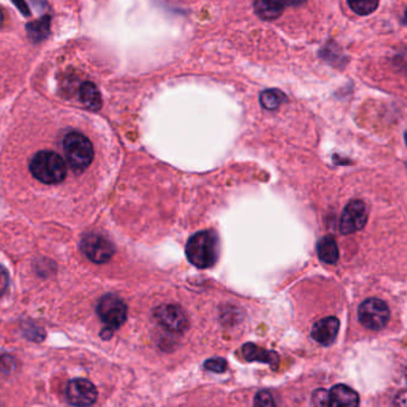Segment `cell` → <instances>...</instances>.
<instances>
[{
  "instance_id": "obj_12",
  "label": "cell",
  "mask_w": 407,
  "mask_h": 407,
  "mask_svg": "<svg viewBox=\"0 0 407 407\" xmlns=\"http://www.w3.org/2000/svg\"><path fill=\"white\" fill-rule=\"evenodd\" d=\"M329 394H330V406L354 407L357 406L359 403V394L354 389L349 388L348 386H335Z\"/></svg>"
},
{
  "instance_id": "obj_17",
  "label": "cell",
  "mask_w": 407,
  "mask_h": 407,
  "mask_svg": "<svg viewBox=\"0 0 407 407\" xmlns=\"http://www.w3.org/2000/svg\"><path fill=\"white\" fill-rule=\"evenodd\" d=\"M286 102V96L283 91L278 89L264 90L260 95V103L267 110H276Z\"/></svg>"
},
{
  "instance_id": "obj_16",
  "label": "cell",
  "mask_w": 407,
  "mask_h": 407,
  "mask_svg": "<svg viewBox=\"0 0 407 407\" xmlns=\"http://www.w3.org/2000/svg\"><path fill=\"white\" fill-rule=\"evenodd\" d=\"M49 30H50V17L49 16H43L38 21L26 24V33H28L30 40L33 42H40L45 40L49 36Z\"/></svg>"
},
{
  "instance_id": "obj_13",
  "label": "cell",
  "mask_w": 407,
  "mask_h": 407,
  "mask_svg": "<svg viewBox=\"0 0 407 407\" xmlns=\"http://www.w3.org/2000/svg\"><path fill=\"white\" fill-rule=\"evenodd\" d=\"M242 355L246 361H250V362L257 361V362L268 363L271 366L276 364L279 359L276 352H267L266 349L259 348L255 344L244 345L242 348Z\"/></svg>"
},
{
  "instance_id": "obj_23",
  "label": "cell",
  "mask_w": 407,
  "mask_h": 407,
  "mask_svg": "<svg viewBox=\"0 0 407 407\" xmlns=\"http://www.w3.org/2000/svg\"><path fill=\"white\" fill-rule=\"evenodd\" d=\"M12 3L15 4L16 8L18 9L19 11L22 12V15L26 16V17L31 15L26 0H12Z\"/></svg>"
},
{
  "instance_id": "obj_24",
  "label": "cell",
  "mask_w": 407,
  "mask_h": 407,
  "mask_svg": "<svg viewBox=\"0 0 407 407\" xmlns=\"http://www.w3.org/2000/svg\"><path fill=\"white\" fill-rule=\"evenodd\" d=\"M394 405L396 406H407V389L400 392L394 399Z\"/></svg>"
},
{
  "instance_id": "obj_21",
  "label": "cell",
  "mask_w": 407,
  "mask_h": 407,
  "mask_svg": "<svg viewBox=\"0 0 407 407\" xmlns=\"http://www.w3.org/2000/svg\"><path fill=\"white\" fill-rule=\"evenodd\" d=\"M254 405H256V406H274L276 401H274V398L271 396V393L267 392V391H262V392L257 393V396L254 400Z\"/></svg>"
},
{
  "instance_id": "obj_7",
  "label": "cell",
  "mask_w": 407,
  "mask_h": 407,
  "mask_svg": "<svg viewBox=\"0 0 407 407\" xmlns=\"http://www.w3.org/2000/svg\"><path fill=\"white\" fill-rule=\"evenodd\" d=\"M368 220L367 206L362 201H352L347 204L344 211L342 213L340 230L341 233H355L357 231L362 230Z\"/></svg>"
},
{
  "instance_id": "obj_10",
  "label": "cell",
  "mask_w": 407,
  "mask_h": 407,
  "mask_svg": "<svg viewBox=\"0 0 407 407\" xmlns=\"http://www.w3.org/2000/svg\"><path fill=\"white\" fill-rule=\"evenodd\" d=\"M338 329H340V320L335 317H327L315 322L312 327L311 336L317 343L327 347L334 343L337 337Z\"/></svg>"
},
{
  "instance_id": "obj_3",
  "label": "cell",
  "mask_w": 407,
  "mask_h": 407,
  "mask_svg": "<svg viewBox=\"0 0 407 407\" xmlns=\"http://www.w3.org/2000/svg\"><path fill=\"white\" fill-rule=\"evenodd\" d=\"M63 152L70 169L81 174L92 163L94 151L92 142L79 132H70L63 139Z\"/></svg>"
},
{
  "instance_id": "obj_2",
  "label": "cell",
  "mask_w": 407,
  "mask_h": 407,
  "mask_svg": "<svg viewBox=\"0 0 407 407\" xmlns=\"http://www.w3.org/2000/svg\"><path fill=\"white\" fill-rule=\"evenodd\" d=\"M30 172L40 183L59 184L66 178V163L58 153L40 151L30 162Z\"/></svg>"
},
{
  "instance_id": "obj_27",
  "label": "cell",
  "mask_w": 407,
  "mask_h": 407,
  "mask_svg": "<svg viewBox=\"0 0 407 407\" xmlns=\"http://www.w3.org/2000/svg\"><path fill=\"white\" fill-rule=\"evenodd\" d=\"M403 137H405V142H406L407 144V130L405 132V135H403Z\"/></svg>"
},
{
  "instance_id": "obj_8",
  "label": "cell",
  "mask_w": 407,
  "mask_h": 407,
  "mask_svg": "<svg viewBox=\"0 0 407 407\" xmlns=\"http://www.w3.org/2000/svg\"><path fill=\"white\" fill-rule=\"evenodd\" d=\"M158 324L170 332H184L188 327V319L185 312L175 305H161L155 311Z\"/></svg>"
},
{
  "instance_id": "obj_19",
  "label": "cell",
  "mask_w": 407,
  "mask_h": 407,
  "mask_svg": "<svg viewBox=\"0 0 407 407\" xmlns=\"http://www.w3.org/2000/svg\"><path fill=\"white\" fill-rule=\"evenodd\" d=\"M312 403L315 406H330V394L325 389H318L313 393Z\"/></svg>"
},
{
  "instance_id": "obj_5",
  "label": "cell",
  "mask_w": 407,
  "mask_h": 407,
  "mask_svg": "<svg viewBox=\"0 0 407 407\" xmlns=\"http://www.w3.org/2000/svg\"><path fill=\"white\" fill-rule=\"evenodd\" d=\"M389 308L386 302L379 299H368L359 307L361 324L369 329H381L389 322Z\"/></svg>"
},
{
  "instance_id": "obj_18",
  "label": "cell",
  "mask_w": 407,
  "mask_h": 407,
  "mask_svg": "<svg viewBox=\"0 0 407 407\" xmlns=\"http://www.w3.org/2000/svg\"><path fill=\"white\" fill-rule=\"evenodd\" d=\"M380 0H348L352 11L359 16L371 15L378 9Z\"/></svg>"
},
{
  "instance_id": "obj_22",
  "label": "cell",
  "mask_w": 407,
  "mask_h": 407,
  "mask_svg": "<svg viewBox=\"0 0 407 407\" xmlns=\"http://www.w3.org/2000/svg\"><path fill=\"white\" fill-rule=\"evenodd\" d=\"M8 273H6V270H5L4 268L0 265V295H1V294H4L5 290L8 289Z\"/></svg>"
},
{
  "instance_id": "obj_28",
  "label": "cell",
  "mask_w": 407,
  "mask_h": 407,
  "mask_svg": "<svg viewBox=\"0 0 407 407\" xmlns=\"http://www.w3.org/2000/svg\"><path fill=\"white\" fill-rule=\"evenodd\" d=\"M405 376H406V380H407V368L406 370H405Z\"/></svg>"
},
{
  "instance_id": "obj_4",
  "label": "cell",
  "mask_w": 407,
  "mask_h": 407,
  "mask_svg": "<svg viewBox=\"0 0 407 407\" xmlns=\"http://www.w3.org/2000/svg\"><path fill=\"white\" fill-rule=\"evenodd\" d=\"M97 312L102 322L111 331L119 329L128 317V308L118 296L107 294L100 299Z\"/></svg>"
},
{
  "instance_id": "obj_6",
  "label": "cell",
  "mask_w": 407,
  "mask_h": 407,
  "mask_svg": "<svg viewBox=\"0 0 407 407\" xmlns=\"http://www.w3.org/2000/svg\"><path fill=\"white\" fill-rule=\"evenodd\" d=\"M81 250L91 262L104 264L114 255V245L107 238L98 234H87L81 240Z\"/></svg>"
},
{
  "instance_id": "obj_1",
  "label": "cell",
  "mask_w": 407,
  "mask_h": 407,
  "mask_svg": "<svg viewBox=\"0 0 407 407\" xmlns=\"http://www.w3.org/2000/svg\"><path fill=\"white\" fill-rule=\"evenodd\" d=\"M220 241L215 231H202L190 238L186 245V255L190 263L199 269H207L219 258Z\"/></svg>"
},
{
  "instance_id": "obj_25",
  "label": "cell",
  "mask_w": 407,
  "mask_h": 407,
  "mask_svg": "<svg viewBox=\"0 0 407 407\" xmlns=\"http://www.w3.org/2000/svg\"><path fill=\"white\" fill-rule=\"evenodd\" d=\"M403 23L405 26H407V8L406 10H405V14H403Z\"/></svg>"
},
{
  "instance_id": "obj_26",
  "label": "cell",
  "mask_w": 407,
  "mask_h": 407,
  "mask_svg": "<svg viewBox=\"0 0 407 407\" xmlns=\"http://www.w3.org/2000/svg\"><path fill=\"white\" fill-rule=\"evenodd\" d=\"M3 21H4V16H3V12L0 11V26L3 24Z\"/></svg>"
},
{
  "instance_id": "obj_20",
  "label": "cell",
  "mask_w": 407,
  "mask_h": 407,
  "mask_svg": "<svg viewBox=\"0 0 407 407\" xmlns=\"http://www.w3.org/2000/svg\"><path fill=\"white\" fill-rule=\"evenodd\" d=\"M206 370H210V371H213V373H223L227 370V361L224 359H210L209 361H206L205 364Z\"/></svg>"
},
{
  "instance_id": "obj_14",
  "label": "cell",
  "mask_w": 407,
  "mask_h": 407,
  "mask_svg": "<svg viewBox=\"0 0 407 407\" xmlns=\"http://www.w3.org/2000/svg\"><path fill=\"white\" fill-rule=\"evenodd\" d=\"M317 253L320 260L327 264H335L340 258L337 243L332 237H324L317 244Z\"/></svg>"
},
{
  "instance_id": "obj_9",
  "label": "cell",
  "mask_w": 407,
  "mask_h": 407,
  "mask_svg": "<svg viewBox=\"0 0 407 407\" xmlns=\"http://www.w3.org/2000/svg\"><path fill=\"white\" fill-rule=\"evenodd\" d=\"M66 398L75 406H89L96 403L98 392L92 382L85 379H74L67 385Z\"/></svg>"
},
{
  "instance_id": "obj_11",
  "label": "cell",
  "mask_w": 407,
  "mask_h": 407,
  "mask_svg": "<svg viewBox=\"0 0 407 407\" xmlns=\"http://www.w3.org/2000/svg\"><path fill=\"white\" fill-rule=\"evenodd\" d=\"M290 0H255L254 9L256 15L264 21H273L283 15Z\"/></svg>"
},
{
  "instance_id": "obj_15",
  "label": "cell",
  "mask_w": 407,
  "mask_h": 407,
  "mask_svg": "<svg viewBox=\"0 0 407 407\" xmlns=\"http://www.w3.org/2000/svg\"><path fill=\"white\" fill-rule=\"evenodd\" d=\"M80 100L89 110H99L103 105L99 90L93 83H84L80 88Z\"/></svg>"
}]
</instances>
